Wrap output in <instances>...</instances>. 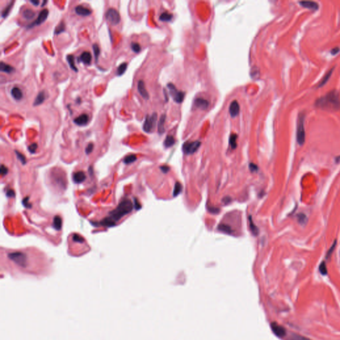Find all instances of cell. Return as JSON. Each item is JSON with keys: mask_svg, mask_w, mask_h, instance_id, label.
Returning a JSON list of instances; mask_svg holds the SVG:
<instances>
[{"mask_svg": "<svg viewBox=\"0 0 340 340\" xmlns=\"http://www.w3.org/2000/svg\"><path fill=\"white\" fill-rule=\"evenodd\" d=\"M15 152H16V154L17 155V157H18V159L20 160V162L23 164V165H25V164H26V159H25V156L23 155L22 154V153H20V152H19V151H17V150L15 151Z\"/></svg>", "mask_w": 340, "mask_h": 340, "instance_id": "42", "label": "cell"}, {"mask_svg": "<svg viewBox=\"0 0 340 340\" xmlns=\"http://www.w3.org/2000/svg\"><path fill=\"white\" fill-rule=\"evenodd\" d=\"M175 143V139L172 136H168L166 137L165 141H164V146L166 147H170L172 146Z\"/></svg>", "mask_w": 340, "mask_h": 340, "instance_id": "30", "label": "cell"}, {"mask_svg": "<svg viewBox=\"0 0 340 340\" xmlns=\"http://www.w3.org/2000/svg\"><path fill=\"white\" fill-rule=\"evenodd\" d=\"M161 169H162V170L163 171V172L164 173H166L168 171V167L163 166V167H161Z\"/></svg>", "mask_w": 340, "mask_h": 340, "instance_id": "55", "label": "cell"}, {"mask_svg": "<svg viewBox=\"0 0 340 340\" xmlns=\"http://www.w3.org/2000/svg\"><path fill=\"white\" fill-rule=\"evenodd\" d=\"M271 327H272L273 332L277 336L284 337V335H286V330L283 327L280 326V325L276 324V323H272V325H271Z\"/></svg>", "mask_w": 340, "mask_h": 340, "instance_id": "10", "label": "cell"}, {"mask_svg": "<svg viewBox=\"0 0 340 340\" xmlns=\"http://www.w3.org/2000/svg\"><path fill=\"white\" fill-rule=\"evenodd\" d=\"M76 14L78 16H81L83 17H86L91 14V11L88 9L87 7H83L82 5H78L76 6L74 9Z\"/></svg>", "mask_w": 340, "mask_h": 340, "instance_id": "16", "label": "cell"}, {"mask_svg": "<svg viewBox=\"0 0 340 340\" xmlns=\"http://www.w3.org/2000/svg\"><path fill=\"white\" fill-rule=\"evenodd\" d=\"M65 31V24L63 21H62L56 27L55 29V35H59V34L63 33Z\"/></svg>", "mask_w": 340, "mask_h": 340, "instance_id": "31", "label": "cell"}, {"mask_svg": "<svg viewBox=\"0 0 340 340\" xmlns=\"http://www.w3.org/2000/svg\"><path fill=\"white\" fill-rule=\"evenodd\" d=\"M298 221L301 224H305L307 222V217L303 213H299L297 215Z\"/></svg>", "mask_w": 340, "mask_h": 340, "instance_id": "37", "label": "cell"}, {"mask_svg": "<svg viewBox=\"0 0 340 340\" xmlns=\"http://www.w3.org/2000/svg\"><path fill=\"white\" fill-rule=\"evenodd\" d=\"M86 179V175L83 172H77L74 173L73 175V181L76 183H80Z\"/></svg>", "mask_w": 340, "mask_h": 340, "instance_id": "20", "label": "cell"}, {"mask_svg": "<svg viewBox=\"0 0 340 340\" xmlns=\"http://www.w3.org/2000/svg\"><path fill=\"white\" fill-rule=\"evenodd\" d=\"M290 340H310V339L306 338V337H304L300 336V335H292Z\"/></svg>", "mask_w": 340, "mask_h": 340, "instance_id": "47", "label": "cell"}, {"mask_svg": "<svg viewBox=\"0 0 340 340\" xmlns=\"http://www.w3.org/2000/svg\"><path fill=\"white\" fill-rule=\"evenodd\" d=\"M133 209V203L130 199H124L120 203L114 210L110 213L109 218L116 223L125 215L129 214Z\"/></svg>", "mask_w": 340, "mask_h": 340, "instance_id": "2", "label": "cell"}, {"mask_svg": "<svg viewBox=\"0 0 340 340\" xmlns=\"http://www.w3.org/2000/svg\"><path fill=\"white\" fill-rule=\"evenodd\" d=\"M250 168H251L252 172H254V170H257V166L254 165V164H251L250 165Z\"/></svg>", "mask_w": 340, "mask_h": 340, "instance_id": "52", "label": "cell"}, {"mask_svg": "<svg viewBox=\"0 0 340 340\" xmlns=\"http://www.w3.org/2000/svg\"><path fill=\"white\" fill-rule=\"evenodd\" d=\"M89 116H88L87 114H82L80 115L79 116H78L77 118H76L74 120V123L76 124V125L82 126L87 125L88 122H89Z\"/></svg>", "mask_w": 340, "mask_h": 340, "instance_id": "12", "label": "cell"}, {"mask_svg": "<svg viewBox=\"0 0 340 340\" xmlns=\"http://www.w3.org/2000/svg\"><path fill=\"white\" fill-rule=\"evenodd\" d=\"M11 95L17 101H20L23 98V92L19 87H15L11 90Z\"/></svg>", "mask_w": 340, "mask_h": 340, "instance_id": "15", "label": "cell"}, {"mask_svg": "<svg viewBox=\"0 0 340 340\" xmlns=\"http://www.w3.org/2000/svg\"><path fill=\"white\" fill-rule=\"evenodd\" d=\"M218 228H219L220 230H221V231L225 233H231V228H230L228 225H226V224H219V226H218Z\"/></svg>", "mask_w": 340, "mask_h": 340, "instance_id": "36", "label": "cell"}, {"mask_svg": "<svg viewBox=\"0 0 340 340\" xmlns=\"http://www.w3.org/2000/svg\"><path fill=\"white\" fill-rule=\"evenodd\" d=\"M53 227L57 230H60L62 227V219L59 216H55L53 219Z\"/></svg>", "mask_w": 340, "mask_h": 340, "instance_id": "25", "label": "cell"}, {"mask_svg": "<svg viewBox=\"0 0 340 340\" xmlns=\"http://www.w3.org/2000/svg\"><path fill=\"white\" fill-rule=\"evenodd\" d=\"M8 172V169L7 168V167H5V166L3 165H1V174L2 175H5L7 174Z\"/></svg>", "mask_w": 340, "mask_h": 340, "instance_id": "49", "label": "cell"}, {"mask_svg": "<svg viewBox=\"0 0 340 340\" xmlns=\"http://www.w3.org/2000/svg\"><path fill=\"white\" fill-rule=\"evenodd\" d=\"M249 222H250V227H251L252 233H253L254 235H256L258 233V230L257 227L256 226L255 224H254L253 220L251 219V217H249Z\"/></svg>", "mask_w": 340, "mask_h": 340, "instance_id": "41", "label": "cell"}, {"mask_svg": "<svg viewBox=\"0 0 340 340\" xmlns=\"http://www.w3.org/2000/svg\"><path fill=\"white\" fill-rule=\"evenodd\" d=\"M0 70H1V71L6 72V73H11V72L14 71V68H13L11 66L7 65V64L4 63L3 62H1V64H0Z\"/></svg>", "mask_w": 340, "mask_h": 340, "instance_id": "24", "label": "cell"}, {"mask_svg": "<svg viewBox=\"0 0 340 340\" xmlns=\"http://www.w3.org/2000/svg\"><path fill=\"white\" fill-rule=\"evenodd\" d=\"M336 244H337V241L335 240L334 241V243H333V245H331V247L330 248V249H329V251H328V253H327V254H326V258H327V259H328L329 258H330L331 256L332 255L333 251H334V250L335 249V247H336Z\"/></svg>", "mask_w": 340, "mask_h": 340, "instance_id": "40", "label": "cell"}, {"mask_svg": "<svg viewBox=\"0 0 340 340\" xmlns=\"http://www.w3.org/2000/svg\"><path fill=\"white\" fill-rule=\"evenodd\" d=\"M14 1H11L10 3L8 4V5L6 6L5 7V9L3 10V11L1 13V17L3 18H7L8 16V15L10 13V11L11 9V8L13 7V5H14Z\"/></svg>", "mask_w": 340, "mask_h": 340, "instance_id": "28", "label": "cell"}, {"mask_svg": "<svg viewBox=\"0 0 340 340\" xmlns=\"http://www.w3.org/2000/svg\"><path fill=\"white\" fill-rule=\"evenodd\" d=\"M319 270L320 273L322 274V275H326L327 273H328V270H327V266H326V262H322L321 263L320 266H319Z\"/></svg>", "mask_w": 340, "mask_h": 340, "instance_id": "39", "label": "cell"}, {"mask_svg": "<svg viewBox=\"0 0 340 340\" xmlns=\"http://www.w3.org/2000/svg\"><path fill=\"white\" fill-rule=\"evenodd\" d=\"M8 258L19 266L25 267L27 266V256L21 252H14L8 254Z\"/></svg>", "mask_w": 340, "mask_h": 340, "instance_id": "4", "label": "cell"}, {"mask_svg": "<svg viewBox=\"0 0 340 340\" xmlns=\"http://www.w3.org/2000/svg\"><path fill=\"white\" fill-rule=\"evenodd\" d=\"M127 67H128V64L126 63H122L121 65H120L118 67L116 75H118V76L122 75V74L126 72V70Z\"/></svg>", "mask_w": 340, "mask_h": 340, "instance_id": "29", "label": "cell"}, {"mask_svg": "<svg viewBox=\"0 0 340 340\" xmlns=\"http://www.w3.org/2000/svg\"><path fill=\"white\" fill-rule=\"evenodd\" d=\"M299 3H300V4L301 6H302V7H305V8H308V9H310L317 10L318 9V7H319L318 4L315 1H300Z\"/></svg>", "mask_w": 340, "mask_h": 340, "instance_id": "17", "label": "cell"}, {"mask_svg": "<svg viewBox=\"0 0 340 340\" xmlns=\"http://www.w3.org/2000/svg\"><path fill=\"white\" fill-rule=\"evenodd\" d=\"M48 16H49V11L47 9H45L43 10H42L39 13V16H38V18H37V20L34 21L33 23H32L30 25H29L27 27H28V28H32V27H33L34 26H35V25H39L41 24H42V23L45 22V21L47 19Z\"/></svg>", "mask_w": 340, "mask_h": 340, "instance_id": "9", "label": "cell"}, {"mask_svg": "<svg viewBox=\"0 0 340 340\" xmlns=\"http://www.w3.org/2000/svg\"><path fill=\"white\" fill-rule=\"evenodd\" d=\"M157 114L156 113H153L151 116H147L145 119L144 125H143V130L147 133H150L153 131L157 122Z\"/></svg>", "mask_w": 340, "mask_h": 340, "instance_id": "5", "label": "cell"}, {"mask_svg": "<svg viewBox=\"0 0 340 340\" xmlns=\"http://www.w3.org/2000/svg\"><path fill=\"white\" fill-rule=\"evenodd\" d=\"M136 160H137V157H136V155H134V154L128 155L124 158V163L126 164H130L133 163V162H135Z\"/></svg>", "mask_w": 340, "mask_h": 340, "instance_id": "32", "label": "cell"}, {"mask_svg": "<svg viewBox=\"0 0 340 340\" xmlns=\"http://www.w3.org/2000/svg\"><path fill=\"white\" fill-rule=\"evenodd\" d=\"M201 146V142L195 141L192 142H186L183 146V150L186 154L194 153Z\"/></svg>", "mask_w": 340, "mask_h": 340, "instance_id": "8", "label": "cell"}, {"mask_svg": "<svg viewBox=\"0 0 340 340\" xmlns=\"http://www.w3.org/2000/svg\"><path fill=\"white\" fill-rule=\"evenodd\" d=\"M166 119V114L162 115L160 117V119L159 120V122L157 124V131L159 134H163L165 131V128H164V124H165V122Z\"/></svg>", "mask_w": 340, "mask_h": 340, "instance_id": "21", "label": "cell"}, {"mask_svg": "<svg viewBox=\"0 0 340 340\" xmlns=\"http://www.w3.org/2000/svg\"><path fill=\"white\" fill-rule=\"evenodd\" d=\"M172 19V15L168 12H164L160 17V20L162 21H169Z\"/></svg>", "mask_w": 340, "mask_h": 340, "instance_id": "35", "label": "cell"}, {"mask_svg": "<svg viewBox=\"0 0 340 340\" xmlns=\"http://www.w3.org/2000/svg\"><path fill=\"white\" fill-rule=\"evenodd\" d=\"M181 190H182V185L180 184V183L177 182L175 183V188L174 190V196L175 197L181 193Z\"/></svg>", "mask_w": 340, "mask_h": 340, "instance_id": "38", "label": "cell"}, {"mask_svg": "<svg viewBox=\"0 0 340 340\" xmlns=\"http://www.w3.org/2000/svg\"><path fill=\"white\" fill-rule=\"evenodd\" d=\"M93 148H94V144H93V143H90V144L88 145L87 147H86V149H85V152H86L87 155H89L92 152V151H93Z\"/></svg>", "mask_w": 340, "mask_h": 340, "instance_id": "46", "label": "cell"}, {"mask_svg": "<svg viewBox=\"0 0 340 340\" xmlns=\"http://www.w3.org/2000/svg\"><path fill=\"white\" fill-rule=\"evenodd\" d=\"M237 135H236V134H233L230 135L229 138V144L233 149H235L237 147Z\"/></svg>", "mask_w": 340, "mask_h": 340, "instance_id": "33", "label": "cell"}, {"mask_svg": "<svg viewBox=\"0 0 340 340\" xmlns=\"http://www.w3.org/2000/svg\"><path fill=\"white\" fill-rule=\"evenodd\" d=\"M30 2L33 3L35 6H37L39 4V1H37V0H31V1H30Z\"/></svg>", "mask_w": 340, "mask_h": 340, "instance_id": "54", "label": "cell"}, {"mask_svg": "<svg viewBox=\"0 0 340 340\" xmlns=\"http://www.w3.org/2000/svg\"><path fill=\"white\" fill-rule=\"evenodd\" d=\"M37 144H36V143H33V144H32L30 145V146L28 147V150L29 151L30 153H35L36 150H37Z\"/></svg>", "mask_w": 340, "mask_h": 340, "instance_id": "45", "label": "cell"}, {"mask_svg": "<svg viewBox=\"0 0 340 340\" xmlns=\"http://www.w3.org/2000/svg\"><path fill=\"white\" fill-rule=\"evenodd\" d=\"M72 240H73L74 241H75V242L81 243L84 242V239H83L82 237L80 236V235H77V234L73 235V236H72Z\"/></svg>", "mask_w": 340, "mask_h": 340, "instance_id": "44", "label": "cell"}, {"mask_svg": "<svg viewBox=\"0 0 340 340\" xmlns=\"http://www.w3.org/2000/svg\"><path fill=\"white\" fill-rule=\"evenodd\" d=\"M67 60L68 61V65H69L70 68H71L72 70H74V71L78 72V68H77V67H76L75 63H74V57L73 55H67Z\"/></svg>", "mask_w": 340, "mask_h": 340, "instance_id": "23", "label": "cell"}, {"mask_svg": "<svg viewBox=\"0 0 340 340\" xmlns=\"http://www.w3.org/2000/svg\"><path fill=\"white\" fill-rule=\"evenodd\" d=\"M93 49L94 55H95V61L97 63L98 60V57H99L100 53V50L99 46H98L97 43H95V44H94L93 45Z\"/></svg>", "mask_w": 340, "mask_h": 340, "instance_id": "34", "label": "cell"}, {"mask_svg": "<svg viewBox=\"0 0 340 340\" xmlns=\"http://www.w3.org/2000/svg\"><path fill=\"white\" fill-rule=\"evenodd\" d=\"M304 120L305 114L304 113H300L298 115V123H297V131H296V139L297 142L299 145L302 146L305 142L306 132L304 128Z\"/></svg>", "mask_w": 340, "mask_h": 340, "instance_id": "3", "label": "cell"}, {"mask_svg": "<svg viewBox=\"0 0 340 340\" xmlns=\"http://www.w3.org/2000/svg\"><path fill=\"white\" fill-rule=\"evenodd\" d=\"M131 48L132 50L136 53H138L141 50L140 45L138 43H132Z\"/></svg>", "mask_w": 340, "mask_h": 340, "instance_id": "43", "label": "cell"}, {"mask_svg": "<svg viewBox=\"0 0 340 340\" xmlns=\"http://www.w3.org/2000/svg\"><path fill=\"white\" fill-rule=\"evenodd\" d=\"M240 110V106H239V102L237 100H234L231 102L229 107V112L230 116L232 117H235L237 116Z\"/></svg>", "mask_w": 340, "mask_h": 340, "instance_id": "14", "label": "cell"}, {"mask_svg": "<svg viewBox=\"0 0 340 340\" xmlns=\"http://www.w3.org/2000/svg\"><path fill=\"white\" fill-rule=\"evenodd\" d=\"M100 224L104 226L110 227V226H114L116 225V223H114L112 219L108 217L102 220L101 222H100Z\"/></svg>", "mask_w": 340, "mask_h": 340, "instance_id": "27", "label": "cell"}, {"mask_svg": "<svg viewBox=\"0 0 340 340\" xmlns=\"http://www.w3.org/2000/svg\"><path fill=\"white\" fill-rule=\"evenodd\" d=\"M46 3H47V1H45L43 2V3H42V5H41L42 7H43V6H44V5H45V4Z\"/></svg>", "mask_w": 340, "mask_h": 340, "instance_id": "56", "label": "cell"}, {"mask_svg": "<svg viewBox=\"0 0 340 340\" xmlns=\"http://www.w3.org/2000/svg\"><path fill=\"white\" fill-rule=\"evenodd\" d=\"M339 51H340V49L339 47H335V48H333V49H331V55H336Z\"/></svg>", "mask_w": 340, "mask_h": 340, "instance_id": "51", "label": "cell"}, {"mask_svg": "<svg viewBox=\"0 0 340 340\" xmlns=\"http://www.w3.org/2000/svg\"><path fill=\"white\" fill-rule=\"evenodd\" d=\"M333 71V68H331V69L329 70L328 72H327L326 74H324V76L322 78V80H320V82L319 84H318V87H322L324 86V84H326V83L328 82L329 79H330V76H331V74H332V72Z\"/></svg>", "mask_w": 340, "mask_h": 340, "instance_id": "22", "label": "cell"}, {"mask_svg": "<svg viewBox=\"0 0 340 340\" xmlns=\"http://www.w3.org/2000/svg\"><path fill=\"white\" fill-rule=\"evenodd\" d=\"M78 62H82L84 65H90L92 61V55L89 51H84L78 57Z\"/></svg>", "mask_w": 340, "mask_h": 340, "instance_id": "13", "label": "cell"}, {"mask_svg": "<svg viewBox=\"0 0 340 340\" xmlns=\"http://www.w3.org/2000/svg\"><path fill=\"white\" fill-rule=\"evenodd\" d=\"M45 99H46L45 93L44 91L40 92V93L38 94L37 96L35 98V101H34V102H33V106H37L40 105V104L43 103L45 100Z\"/></svg>", "mask_w": 340, "mask_h": 340, "instance_id": "19", "label": "cell"}, {"mask_svg": "<svg viewBox=\"0 0 340 340\" xmlns=\"http://www.w3.org/2000/svg\"><path fill=\"white\" fill-rule=\"evenodd\" d=\"M134 202H135V207H136V209H137V210H138V209H140V207H141L140 205V203H139L138 202V201H137L136 199H135V200H134Z\"/></svg>", "mask_w": 340, "mask_h": 340, "instance_id": "53", "label": "cell"}, {"mask_svg": "<svg viewBox=\"0 0 340 340\" xmlns=\"http://www.w3.org/2000/svg\"><path fill=\"white\" fill-rule=\"evenodd\" d=\"M6 195H7V196L9 197H15V195H16L14 191L12 189L8 190V191H7V193H6Z\"/></svg>", "mask_w": 340, "mask_h": 340, "instance_id": "50", "label": "cell"}, {"mask_svg": "<svg viewBox=\"0 0 340 340\" xmlns=\"http://www.w3.org/2000/svg\"><path fill=\"white\" fill-rule=\"evenodd\" d=\"M106 19L111 25H116L120 21V16L116 9L110 8L106 13Z\"/></svg>", "mask_w": 340, "mask_h": 340, "instance_id": "6", "label": "cell"}, {"mask_svg": "<svg viewBox=\"0 0 340 340\" xmlns=\"http://www.w3.org/2000/svg\"><path fill=\"white\" fill-rule=\"evenodd\" d=\"M138 91L140 95L144 98V99L147 100L149 99V94L146 91V87H145L144 82L142 80H139L138 82Z\"/></svg>", "mask_w": 340, "mask_h": 340, "instance_id": "11", "label": "cell"}, {"mask_svg": "<svg viewBox=\"0 0 340 340\" xmlns=\"http://www.w3.org/2000/svg\"><path fill=\"white\" fill-rule=\"evenodd\" d=\"M35 16V13L34 12L33 10H31L30 9H25L23 13V17L25 19V20H32V19H33Z\"/></svg>", "mask_w": 340, "mask_h": 340, "instance_id": "26", "label": "cell"}, {"mask_svg": "<svg viewBox=\"0 0 340 340\" xmlns=\"http://www.w3.org/2000/svg\"><path fill=\"white\" fill-rule=\"evenodd\" d=\"M195 104L197 108H199L202 110H205L209 105V102L207 100H205L202 98H197L195 101Z\"/></svg>", "mask_w": 340, "mask_h": 340, "instance_id": "18", "label": "cell"}, {"mask_svg": "<svg viewBox=\"0 0 340 340\" xmlns=\"http://www.w3.org/2000/svg\"><path fill=\"white\" fill-rule=\"evenodd\" d=\"M315 106L317 108L327 110H340V96L336 91L330 92L316 100Z\"/></svg>", "mask_w": 340, "mask_h": 340, "instance_id": "1", "label": "cell"}, {"mask_svg": "<svg viewBox=\"0 0 340 340\" xmlns=\"http://www.w3.org/2000/svg\"><path fill=\"white\" fill-rule=\"evenodd\" d=\"M23 204L25 207H27V208H31V205L29 203V197L25 198L23 200Z\"/></svg>", "mask_w": 340, "mask_h": 340, "instance_id": "48", "label": "cell"}, {"mask_svg": "<svg viewBox=\"0 0 340 340\" xmlns=\"http://www.w3.org/2000/svg\"><path fill=\"white\" fill-rule=\"evenodd\" d=\"M168 88L169 90H170V95L172 97V98H174L175 102H177V103H181V102H182L183 99H184V93L177 91L176 88H175V87L173 84H168Z\"/></svg>", "mask_w": 340, "mask_h": 340, "instance_id": "7", "label": "cell"}]
</instances>
